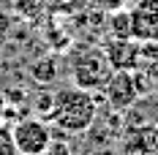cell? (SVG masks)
I'll return each mask as SVG.
<instances>
[{"instance_id": "6da1fadb", "label": "cell", "mask_w": 158, "mask_h": 155, "mask_svg": "<svg viewBox=\"0 0 158 155\" xmlns=\"http://www.w3.org/2000/svg\"><path fill=\"white\" fill-rule=\"evenodd\" d=\"M95 114H98V98L95 93H87L77 84L71 87H60L55 90L52 98V112L47 120L57 125L65 133H82L93 125Z\"/></svg>"}, {"instance_id": "7a4b0ae2", "label": "cell", "mask_w": 158, "mask_h": 155, "mask_svg": "<svg viewBox=\"0 0 158 155\" xmlns=\"http://www.w3.org/2000/svg\"><path fill=\"white\" fill-rule=\"evenodd\" d=\"M153 87V82L147 76V71H112L109 82L104 84V98L114 112H126L136 104V98H142Z\"/></svg>"}, {"instance_id": "3957f363", "label": "cell", "mask_w": 158, "mask_h": 155, "mask_svg": "<svg viewBox=\"0 0 158 155\" xmlns=\"http://www.w3.org/2000/svg\"><path fill=\"white\" fill-rule=\"evenodd\" d=\"M112 68L106 63V55L104 49H82L74 55L71 60V82L87 90V93H98L104 90V84L109 82Z\"/></svg>"}, {"instance_id": "277c9868", "label": "cell", "mask_w": 158, "mask_h": 155, "mask_svg": "<svg viewBox=\"0 0 158 155\" xmlns=\"http://www.w3.org/2000/svg\"><path fill=\"white\" fill-rule=\"evenodd\" d=\"M11 136H14L19 155H44L52 147V131H49L47 120L38 114L19 117L11 125Z\"/></svg>"}, {"instance_id": "5b68a950", "label": "cell", "mask_w": 158, "mask_h": 155, "mask_svg": "<svg viewBox=\"0 0 158 155\" xmlns=\"http://www.w3.org/2000/svg\"><path fill=\"white\" fill-rule=\"evenodd\" d=\"M101 49L112 71H136L142 65V44L136 38H109Z\"/></svg>"}, {"instance_id": "8992f818", "label": "cell", "mask_w": 158, "mask_h": 155, "mask_svg": "<svg viewBox=\"0 0 158 155\" xmlns=\"http://www.w3.org/2000/svg\"><path fill=\"white\" fill-rule=\"evenodd\" d=\"M131 33L139 44L158 41V0H136L131 6Z\"/></svg>"}, {"instance_id": "52a82bcc", "label": "cell", "mask_w": 158, "mask_h": 155, "mask_svg": "<svg viewBox=\"0 0 158 155\" xmlns=\"http://www.w3.org/2000/svg\"><path fill=\"white\" fill-rule=\"evenodd\" d=\"M126 150L134 155H156L158 153V128L142 125L139 131H131L126 136Z\"/></svg>"}, {"instance_id": "ba28073f", "label": "cell", "mask_w": 158, "mask_h": 155, "mask_svg": "<svg viewBox=\"0 0 158 155\" xmlns=\"http://www.w3.org/2000/svg\"><path fill=\"white\" fill-rule=\"evenodd\" d=\"M109 38H134L131 33V8H117L109 14Z\"/></svg>"}, {"instance_id": "9c48e42d", "label": "cell", "mask_w": 158, "mask_h": 155, "mask_svg": "<svg viewBox=\"0 0 158 155\" xmlns=\"http://www.w3.org/2000/svg\"><path fill=\"white\" fill-rule=\"evenodd\" d=\"M55 76H57V65H55L52 57H44V60H38L35 65H33V79H35V82L49 84Z\"/></svg>"}, {"instance_id": "30bf717a", "label": "cell", "mask_w": 158, "mask_h": 155, "mask_svg": "<svg viewBox=\"0 0 158 155\" xmlns=\"http://www.w3.org/2000/svg\"><path fill=\"white\" fill-rule=\"evenodd\" d=\"M0 155H19L14 136H11V128H6V125H0Z\"/></svg>"}, {"instance_id": "8fae6325", "label": "cell", "mask_w": 158, "mask_h": 155, "mask_svg": "<svg viewBox=\"0 0 158 155\" xmlns=\"http://www.w3.org/2000/svg\"><path fill=\"white\" fill-rule=\"evenodd\" d=\"M6 112H8V98H6V95L0 93V120L6 117Z\"/></svg>"}, {"instance_id": "7c38bea8", "label": "cell", "mask_w": 158, "mask_h": 155, "mask_svg": "<svg viewBox=\"0 0 158 155\" xmlns=\"http://www.w3.org/2000/svg\"><path fill=\"white\" fill-rule=\"evenodd\" d=\"M156 155H158V153H156Z\"/></svg>"}]
</instances>
